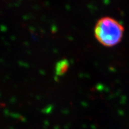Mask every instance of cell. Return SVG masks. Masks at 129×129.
<instances>
[{"label": "cell", "mask_w": 129, "mask_h": 129, "mask_svg": "<svg viewBox=\"0 0 129 129\" xmlns=\"http://www.w3.org/2000/svg\"><path fill=\"white\" fill-rule=\"evenodd\" d=\"M67 64L66 63L64 62H61L58 63L57 67V70H56V72H57V74H59L60 72H64V71L67 69Z\"/></svg>", "instance_id": "cell-2"}, {"label": "cell", "mask_w": 129, "mask_h": 129, "mask_svg": "<svg viewBox=\"0 0 129 129\" xmlns=\"http://www.w3.org/2000/svg\"><path fill=\"white\" fill-rule=\"evenodd\" d=\"M124 28L118 21L111 17H102L98 20L94 28L97 41L106 47H112L121 41Z\"/></svg>", "instance_id": "cell-1"}]
</instances>
